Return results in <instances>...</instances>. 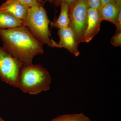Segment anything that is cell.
<instances>
[{"label":"cell","instance_id":"16","mask_svg":"<svg viewBox=\"0 0 121 121\" xmlns=\"http://www.w3.org/2000/svg\"><path fill=\"white\" fill-rule=\"evenodd\" d=\"M22 3L27 5L29 8L35 7L39 4L36 0H20Z\"/></svg>","mask_w":121,"mask_h":121},{"label":"cell","instance_id":"3","mask_svg":"<svg viewBox=\"0 0 121 121\" xmlns=\"http://www.w3.org/2000/svg\"><path fill=\"white\" fill-rule=\"evenodd\" d=\"M25 26L41 43L52 47L54 40L50 38L49 24L51 22L47 12L40 4L29 8L27 16L24 21Z\"/></svg>","mask_w":121,"mask_h":121},{"label":"cell","instance_id":"5","mask_svg":"<svg viewBox=\"0 0 121 121\" xmlns=\"http://www.w3.org/2000/svg\"><path fill=\"white\" fill-rule=\"evenodd\" d=\"M21 62L0 47V80L15 87H18Z\"/></svg>","mask_w":121,"mask_h":121},{"label":"cell","instance_id":"4","mask_svg":"<svg viewBox=\"0 0 121 121\" xmlns=\"http://www.w3.org/2000/svg\"><path fill=\"white\" fill-rule=\"evenodd\" d=\"M89 8L88 0H77L69 8V27L73 33L78 45L82 43L86 26Z\"/></svg>","mask_w":121,"mask_h":121},{"label":"cell","instance_id":"7","mask_svg":"<svg viewBox=\"0 0 121 121\" xmlns=\"http://www.w3.org/2000/svg\"><path fill=\"white\" fill-rule=\"evenodd\" d=\"M102 21L97 10L89 8L86 29L82 43H89L99 32Z\"/></svg>","mask_w":121,"mask_h":121},{"label":"cell","instance_id":"19","mask_svg":"<svg viewBox=\"0 0 121 121\" xmlns=\"http://www.w3.org/2000/svg\"><path fill=\"white\" fill-rule=\"evenodd\" d=\"M114 1L117 5L121 7V0H114Z\"/></svg>","mask_w":121,"mask_h":121},{"label":"cell","instance_id":"9","mask_svg":"<svg viewBox=\"0 0 121 121\" xmlns=\"http://www.w3.org/2000/svg\"><path fill=\"white\" fill-rule=\"evenodd\" d=\"M121 11V7L115 2H111L101 6L98 11L99 18L103 21L111 22L115 25L118 16Z\"/></svg>","mask_w":121,"mask_h":121},{"label":"cell","instance_id":"18","mask_svg":"<svg viewBox=\"0 0 121 121\" xmlns=\"http://www.w3.org/2000/svg\"><path fill=\"white\" fill-rule=\"evenodd\" d=\"M101 6H104L105 5L111 2H114V0H100Z\"/></svg>","mask_w":121,"mask_h":121},{"label":"cell","instance_id":"8","mask_svg":"<svg viewBox=\"0 0 121 121\" xmlns=\"http://www.w3.org/2000/svg\"><path fill=\"white\" fill-rule=\"evenodd\" d=\"M29 8L20 0H7L0 6V11L11 14L24 21L27 16Z\"/></svg>","mask_w":121,"mask_h":121},{"label":"cell","instance_id":"21","mask_svg":"<svg viewBox=\"0 0 121 121\" xmlns=\"http://www.w3.org/2000/svg\"><path fill=\"white\" fill-rule=\"evenodd\" d=\"M0 121H4L3 119H2V118H1L0 117Z\"/></svg>","mask_w":121,"mask_h":121},{"label":"cell","instance_id":"14","mask_svg":"<svg viewBox=\"0 0 121 121\" xmlns=\"http://www.w3.org/2000/svg\"><path fill=\"white\" fill-rule=\"evenodd\" d=\"M89 8L98 11L101 7L100 0H88Z\"/></svg>","mask_w":121,"mask_h":121},{"label":"cell","instance_id":"1","mask_svg":"<svg viewBox=\"0 0 121 121\" xmlns=\"http://www.w3.org/2000/svg\"><path fill=\"white\" fill-rule=\"evenodd\" d=\"M3 48L23 66L32 65L36 56L43 52L41 43L25 26L9 29H0Z\"/></svg>","mask_w":121,"mask_h":121},{"label":"cell","instance_id":"2","mask_svg":"<svg viewBox=\"0 0 121 121\" xmlns=\"http://www.w3.org/2000/svg\"><path fill=\"white\" fill-rule=\"evenodd\" d=\"M51 81L48 72L40 65L23 66L19 75L18 88L24 93L37 94L50 90Z\"/></svg>","mask_w":121,"mask_h":121},{"label":"cell","instance_id":"13","mask_svg":"<svg viewBox=\"0 0 121 121\" xmlns=\"http://www.w3.org/2000/svg\"><path fill=\"white\" fill-rule=\"evenodd\" d=\"M111 43L114 47L121 46V31L115 33L111 39Z\"/></svg>","mask_w":121,"mask_h":121},{"label":"cell","instance_id":"20","mask_svg":"<svg viewBox=\"0 0 121 121\" xmlns=\"http://www.w3.org/2000/svg\"><path fill=\"white\" fill-rule=\"evenodd\" d=\"M43 0H36L37 2H39V3L40 2H41Z\"/></svg>","mask_w":121,"mask_h":121},{"label":"cell","instance_id":"22","mask_svg":"<svg viewBox=\"0 0 121 121\" xmlns=\"http://www.w3.org/2000/svg\"></svg>","mask_w":121,"mask_h":121},{"label":"cell","instance_id":"6","mask_svg":"<svg viewBox=\"0 0 121 121\" xmlns=\"http://www.w3.org/2000/svg\"><path fill=\"white\" fill-rule=\"evenodd\" d=\"M60 40L58 43L54 41L52 47L64 48L76 56L80 54L78 45L74 35L70 27L60 29L58 31Z\"/></svg>","mask_w":121,"mask_h":121},{"label":"cell","instance_id":"15","mask_svg":"<svg viewBox=\"0 0 121 121\" xmlns=\"http://www.w3.org/2000/svg\"><path fill=\"white\" fill-rule=\"evenodd\" d=\"M77 0H54V2L56 5H59L63 2L66 3L69 8L71 7L75 3Z\"/></svg>","mask_w":121,"mask_h":121},{"label":"cell","instance_id":"12","mask_svg":"<svg viewBox=\"0 0 121 121\" xmlns=\"http://www.w3.org/2000/svg\"><path fill=\"white\" fill-rule=\"evenodd\" d=\"M51 121H91L83 114H65L54 118Z\"/></svg>","mask_w":121,"mask_h":121},{"label":"cell","instance_id":"10","mask_svg":"<svg viewBox=\"0 0 121 121\" xmlns=\"http://www.w3.org/2000/svg\"><path fill=\"white\" fill-rule=\"evenodd\" d=\"M25 26L24 21L11 14L0 11V29H12Z\"/></svg>","mask_w":121,"mask_h":121},{"label":"cell","instance_id":"11","mask_svg":"<svg viewBox=\"0 0 121 121\" xmlns=\"http://www.w3.org/2000/svg\"><path fill=\"white\" fill-rule=\"evenodd\" d=\"M60 12L58 19L50 23L52 27L62 29L69 27V6L66 3L63 2L60 4Z\"/></svg>","mask_w":121,"mask_h":121},{"label":"cell","instance_id":"17","mask_svg":"<svg viewBox=\"0 0 121 121\" xmlns=\"http://www.w3.org/2000/svg\"><path fill=\"white\" fill-rule=\"evenodd\" d=\"M121 11L119 12L116 22L115 26L117 27L116 32L121 31Z\"/></svg>","mask_w":121,"mask_h":121}]
</instances>
